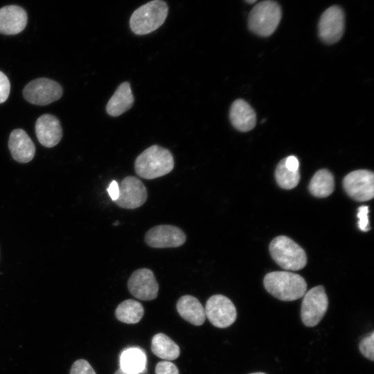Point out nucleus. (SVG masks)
<instances>
[{
  "mask_svg": "<svg viewBox=\"0 0 374 374\" xmlns=\"http://www.w3.org/2000/svg\"><path fill=\"white\" fill-rule=\"evenodd\" d=\"M174 168L171 152L161 146L154 145L140 154L135 160L136 173L141 177L152 179L166 175Z\"/></svg>",
  "mask_w": 374,
  "mask_h": 374,
  "instance_id": "nucleus-1",
  "label": "nucleus"
},
{
  "mask_svg": "<svg viewBox=\"0 0 374 374\" xmlns=\"http://www.w3.org/2000/svg\"><path fill=\"white\" fill-rule=\"evenodd\" d=\"M267 291L274 297L285 301H292L303 296L307 284L299 274L290 271H273L264 278Z\"/></svg>",
  "mask_w": 374,
  "mask_h": 374,
  "instance_id": "nucleus-2",
  "label": "nucleus"
},
{
  "mask_svg": "<svg viewBox=\"0 0 374 374\" xmlns=\"http://www.w3.org/2000/svg\"><path fill=\"white\" fill-rule=\"evenodd\" d=\"M168 7L162 0L151 1L132 15L130 26L136 35H146L159 28L168 15Z\"/></svg>",
  "mask_w": 374,
  "mask_h": 374,
  "instance_id": "nucleus-3",
  "label": "nucleus"
},
{
  "mask_svg": "<svg viewBox=\"0 0 374 374\" xmlns=\"http://www.w3.org/2000/svg\"><path fill=\"white\" fill-rule=\"evenodd\" d=\"M282 16L279 4L274 0L257 3L248 16V26L255 34L261 37L271 35L278 27Z\"/></svg>",
  "mask_w": 374,
  "mask_h": 374,
  "instance_id": "nucleus-4",
  "label": "nucleus"
},
{
  "mask_svg": "<svg viewBox=\"0 0 374 374\" xmlns=\"http://www.w3.org/2000/svg\"><path fill=\"white\" fill-rule=\"evenodd\" d=\"M269 251L274 260L287 270H299L307 263V256L303 249L285 235L272 240L269 244Z\"/></svg>",
  "mask_w": 374,
  "mask_h": 374,
  "instance_id": "nucleus-5",
  "label": "nucleus"
},
{
  "mask_svg": "<svg viewBox=\"0 0 374 374\" xmlns=\"http://www.w3.org/2000/svg\"><path fill=\"white\" fill-rule=\"evenodd\" d=\"M328 299L323 286H316L305 293L301 303V317L307 327L319 324L325 315Z\"/></svg>",
  "mask_w": 374,
  "mask_h": 374,
  "instance_id": "nucleus-6",
  "label": "nucleus"
},
{
  "mask_svg": "<svg viewBox=\"0 0 374 374\" xmlns=\"http://www.w3.org/2000/svg\"><path fill=\"white\" fill-rule=\"evenodd\" d=\"M63 90L54 80L41 78L28 82L23 90L25 99L37 105H46L59 100Z\"/></svg>",
  "mask_w": 374,
  "mask_h": 374,
  "instance_id": "nucleus-7",
  "label": "nucleus"
},
{
  "mask_svg": "<svg viewBox=\"0 0 374 374\" xmlns=\"http://www.w3.org/2000/svg\"><path fill=\"white\" fill-rule=\"evenodd\" d=\"M206 317L214 326L224 328L236 319L237 311L232 301L225 296L216 294L211 296L204 308Z\"/></svg>",
  "mask_w": 374,
  "mask_h": 374,
  "instance_id": "nucleus-8",
  "label": "nucleus"
},
{
  "mask_svg": "<svg viewBox=\"0 0 374 374\" xmlns=\"http://www.w3.org/2000/svg\"><path fill=\"white\" fill-rule=\"evenodd\" d=\"M343 186L353 199L359 202L370 200L374 195V174L368 170L353 171L345 176Z\"/></svg>",
  "mask_w": 374,
  "mask_h": 374,
  "instance_id": "nucleus-9",
  "label": "nucleus"
},
{
  "mask_svg": "<svg viewBox=\"0 0 374 374\" xmlns=\"http://www.w3.org/2000/svg\"><path fill=\"white\" fill-rule=\"evenodd\" d=\"M345 15L343 10L338 6L327 8L321 15L319 25V35L326 44L337 42L344 32Z\"/></svg>",
  "mask_w": 374,
  "mask_h": 374,
  "instance_id": "nucleus-10",
  "label": "nucleus"
},
{
  "mask_svg": "<svg viewBox=\"0 0 374 374\" xmlns=\"http://www.w3.org/2000/svg\"><path fill=\"white\" fill-rule=\"evenodd\" d=\"M147 190L142 181L133 176L125 177L119 185V196L115 204L123 208L133 209L147 200Z\"/></svg>",
  "mask_w": 374,
  "mask_h": 374,
  "instance_id": "nucleus-11",
  "label": "nucleus"
},
{
  "mask_svg": "<svg viewBox=\"0 0 374 374\" xmlns=\"http://www.w3.org/2000/svg\"><path fill=\"white\" fill-rule=\"evenodd\" d=\"M186 236L177 226L168 224L151 228L145 235V243L153 248L178 247L186 242Z\"/></svg>",
  "mask_w": 374,
  "mask_h": 374,
  "instance_id": "nucleus-12",
  "label": "nucleus"
},
{
  "mask_svg": "<svg viewBox=\"0 0 374 374\" xmlns=\"http://www.w3.org/2000/svg\"><path fill=\"white\" fill-rule=\"evenodd\" d=\"M127 287L136 299L151 301L157 298L159 285L153 272L147 268L139 269L130 276Z\"/></svg>",
  "mask_w": 374,
  "mask_h": 374,
  "instance_id": "nucleus-13",
  "label": "nucleus"
},
{
  "mask_svg": "<svg viewBox=\"0 0 374 374\" xmlns=\"http://www.w3.org/2000/svg\"><path fill=\"white\" fill-rule=\"evenodd\" d=\"M35 133L42 145L51 148L60 141L62 129L57 118L46 114L37 118L35 123Z\"/></svg>",
  "mask_w": 374,
  "mask_h": 374,
  "instance_id": "nucleus-14",
  "label": "nucleus"
},
{
  "mask_svg": "<svg viewBox=\"0 0 374 374\" xmlns=\"http://www.w3.org/2000/svg\"><path fill=\"white\" fill-rule=\"evenodd\" d=\"M27 19L26 11L18 6L0 8V33L15 35L21 33L26 26Z\"/></svg>",
  "mask_w": 374,
  "mask_h": 374,
  "instance_id": "nucleus-15",
  "label": "nucleus"
},
{
  "mask_svg": "<svg viewBox=\"0 0 374 374\" xmlns=\"http://www.w3.org/2000/svg\"><path fill=\"white\" fill-rule=\"evenodd\" d=\"M8 147L12 158L17 162L28 163L35 156V145L27 133L21 129L14 130L10 133Z\"/></svg>",
  "mask_w": 374,
  "mask_h": 374,
  "instance_id": "nucleus-16",
  "label": "nucleus"
},
{
  "mask_svg": "<svg viewBox=\"0 0 374 374\" xmlns=\"http://www.w3.org/2000/svg\"><path fill=\"white\" fill-rule=\"evenodd\" d=\"M229 117L233 127L240 132L252 130L256 123L254 110L248 103L242 99H238L232 103Z\"/></svg>",
  "mask_w": 374,
  "mask_h": 374,
  "instance_id": "nucleus-17",
  "label": "nucleus"
},
{
  "mask_svg": "<svg viewBox=\"0 0 374 374\" xmlns=\"http://www.w3.org/2000/svg\"><path fill=\"white\" fill-rule=\"evenodd\" d=\"M177 310L184 320L195 326L202 325L206 318L202 303L197 298L190 295H184L179 299Z\"/></svg>",
  "mask_w": 374,
  "mask_h": 374,
  "instance_id": "nucleus-18",
  "label": "nucleus"
},
{
  "mask_svg": "<svg viewBox=\"0 0 374 374\" xmlns=\"http://www.w3.org/2000/svg\"><path fill=\"white\" fill-rule=\"evenodd\" d=\"M134 96L130 84L127 82L121 83L108 101L106 106L107 114L118 116L129 110L133 105Z\"/></svg>",
  "mask_w": 374,
  "mask_h": 374,
  "instance_id": "nucleus-19",
  "label": "nucleus"
},
{
  "mask_svg": "<svg viewBox=\"0 0 374 374\" xmlns=\"http://www.w3.org/2000/svg\"><path fill=\"white\" fill-rule=\"evenodd\" d=\"M151 350L159 358L175 360L180 355L179 346L163 333L156 334L152 339Z\"/></svg>",
  "mask_w": 374,
  "mask_h": 374,
  "instance_id": "nucleus-20",
  "label": "nucleus"
},
{
  "mask_svg": "<svg viewBox=\"0 0 374 374\" xmlns=\"http://www.w3.org/2000/svg\"><path fill=\"white\" fill-rule=\"evenodd\" d=\"M146 364V356L143 351L137 348L125 350L120 357L121 368L130 374L142 373Z\"/></svg>",
  "mask_w": 374,
  "mask_h": 374,
  "instance_id": "nucleus-21",
  "label": "nucleus"
},
{
  "mask_svg": "<svg viewBox=\"0 0 374 374\" xmlns=\"http://www.w3.org/2000/svg\"><path fill=\"white\" fill-rule=\"evenodd\" d=\"M335 188L334 177L326 169L318 170L311 179L309 190L317 197H326L332 193Z\"/></svg>",
  "mask_w": 374,
  "mask_h": 374,
  "instance_id": "nucleus-22",
  "label": "nucleus"
},
{
  "mask_svg": "<svg viewBox=\"0 0 374 374\" xmlns=\"http://www.w3.org/2000/svg\"><path fill=\"white\" fill-rule=\"evenodd\" d=\"M144 314L141 303L127 299L121 303L115 310L116 319L125 323L134 324L140 321Z\"/></svg>",
  "mask_w": 374,
  "mask_h": 374,
  "instance_id": "nucleus-23",
  "label": "nucleus"
},
{
  "mask_svg": "<svg viewBox=\"0 0 374 374\" xmlns=\"http://www.w3.org/2000/svg\"><path fill=\"white\" fill-rule=\"evenodd\" d=\"M275 177L277 184L284 189H292L297 186L300 180L299 171L293 172L288 170L284 164L283 159L276 166Z\"/></svg>",
  "mask_w": 374,
  "mask_h": 374,
  "instance_id": "nucleus-24",
  "label": "nucleus"
},
{
  "mask_svg": "<svg viewBox=\"0 0 374 374\" xmlns=\"http://www.w3.org/2000/svg\"><path fill=\"white\" fill-rule=\"evenodd\" d=\"M360 353L367 359L374 360V332L364 337L359 344Z\"/></svg>",
  "mask_w": 374,
  "mask_h": 374,
  "instance_id": "nucleus-25",
  "label": "nucleus"
},
{
  "mask_svg": "<svg viewBox=\"0 0 374 374\" xmlns=\"http://www.w3.org/2000/svg\"><path fill=\"white\" fill-rule=\"evenodd\" d=\"M69 374H96L90 364L84 359L75 361L70 370Z\"/></svg>",
  "mask_w": 374,
  "mask_h": 374,
  "instance_id": "nucleus-26",
  "label": "nucleus"
},
{
  "mask_svg": "<svg viewBox=\"0 0 374 374\" xmlns=\"http://www.w3.org/2000/svg\"><path fill=\"white\" fill-rule=\"evenodd\" d=\"M155 374H179L177 366L169 361H161L157 364Z\"/></svg>",
  "mask_w": 374,
  "mask_h": 374,
  "instance_id": "nucleus-27",
  "label": "nucleus"
},
{
  "mask_svg": "<svg viewBox=\"0 0 374 374\" xmlns=\"http://www.w3.org/2000/svg\"><path fill=\"white\" fill-rule=\"evenodd\" d=\"M368 213V207L367 206H362L359 207L357 213V217L359 219L358 222V226L362 231H368L370 230Z\"/></svg>",
  "mask_w": 374,
  "mask_h": 374,
  "instance_id": "nucleus-28",
  "label": "nucleus"
},
{
  "mask_svg": "<svg viewBox=\"0 0 374 374\" xmlns=\"http://www.w3.org/2000/svg\"><path fill=\"white\" fill-rule=\"evenodd\" d=\"M10 83L8 77L0 71V103H4L8 98Z\"/></svg>",
  "mask_w": 374,
  "mask_h": 374,
  "instance_id": "nucleus-29",
  "label": "nucleus"
},
{
  "mask_svg": "<svg viewBox=\"0 0 374 374\" xmlns=\"http://www.w3.org/2000/svg\"><path fill=\"white\" fill-rule=\"evenodd\" d=\"M285 166L290 170L299 171V162L295 156H289L283 159Z\"/></svg>",
  "mask_w": 374,
  "mask_h": 374,
  "instance_id": "nucleus-30",
  "label": "nucleus"
},
{
  "mask_svg": "<svg viewBox=\"0 0 374 374\" xmlns=\"http://www.w3.org/2000/svg\"><path fill=\"white\" fill-rule=\"evenodd\" d=\"M107 190L112 200L115 202L119 196V185L118 182L115 180L112 181Z\"/></svg>",
  "mask_w": 374,
  "mask_h": 374,
  "instance_id": "nucleus-31",
  "label": "nucleus"
},
{
  "mask_svg": "<svg viewBox=\"0 0 374 374\" xmlns=\"http://www.w3.org/2000/svg\"><path fill=\"white\" fill-rule=\"evenodd\" d=\"M114 374H130L126 372H125L123 370H122L121 368H118Z\"/></svg>",
  "mask_w": 374,
  "mask_h": 374,
  "instance_id": "nucleus-32",
  "label": "nucleus"
},
{
  "mask_svg": "<svg viewBox=\"0 0 374 374\" xmlns=\"http://www.w3.org/2000/svg\"><path fill=\"white\" fill-rule=\"evenodd\" d=\"M249 3H255L257 0H245Z\"/></svg>",
  "mask_w": 374,
  "mask_h": 374,
  "instance_id": "nucleus-33",
  "label": "nucleus"
},
{
  "mask_svg": "<svg viewBox=\"0 0 374 374\" xmlns=\"http://www.w3.org/2000/svg\"><path fill=\"white\" fill-rule=\"evenodd\" d=\"M249 374H266V373H261V372H257V373H249Z\"/></svg>",
  "mask_w": 374,
  "mask_h": 374,
  "instance_id": "nucleus-34",
  "label": "nucleus"
}]
</instances>
